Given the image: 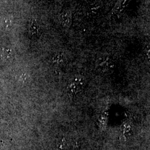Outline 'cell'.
Returning a JSON list of instances; mask_svg holds the SVG:
<instances>
[{
	"mask_svg": "<svg viewBox=\"0 0 150 150\" xmlns=\"http://www.w3.org/2000/svg\"><path fill=\"white\" fill-rule=\"evenodd\" d=\"M59 21L63 27L69 29L72 23V14L70 10H65L61 13Z\"/></svg>",
	"mask_w": 150,
	"mask_h": 150,
	"instance_id": "cell-1",
	"label": "cell"
},
{
	"mask_svg": "<svg viewBox=\"0 0 150 150\" xmlns=\"http://www.w3.org/2000/svg\"><path fill=\"white\" fill-rule=\"evenodd\" d=\"M29 36L32 38H36L40 35L41 28L36 20L32 19L29 22L28 26Z\"/></svg>",
	"mask_w": 150,
	"mask_h": 150,
	"instance_id": "cell-2",
	"label": "cell"
},
{
	"mask_svg": "<svg viewBox=\"0 0 150 150\" xmlns=\"http://www.w3.org/2000/svg\"><path fill=\"white\" fill-rule=\"evenodd\" d=\"M131 1V0H117L112 7L111 14L112 15H118L122 13L129 5Z\"/></svg>",
	"mask_w": 150,
	"mask_h": 150,
	"instance_id": "cell-3",
	"label": "cell"
},
{
	"mask_svg": "<svg viewBox=\"0 0 150 150\" xmlns=\"http://www.w3.org/2000/svg\"><path fill=\"white\" fill-rule=\"evenodd\" d=\"M12 57V51L8 48H2L0 52V57L5 61L10 60Z\"/></svg>",
	"mask_w": 150,
	"mask_h": 150,
	"instance_id": "cell-4",
	"label": "cell"
},
{
	"mask_svg": "<svg viewBox=\"0 0 150 150\" xmlns=\"http://www.w3.org/2000/svg\"><path fill=\"white\" fill-rule=\"evenodd\" d=\"M52 60L54 63L60 64L64 62V57L62 54H58L54 56L52 58Z\"/></svg>",
	"mask_w": 150,
	"mask_h": 150,
	"instance_id": "cell-5",
	"label": "cell"
},
{
	"mask_svg": "<svg viewBox=\"0 0 150 150\" xmlns=\"http://www.w3.org/2000/svg\"><path fill=\"white\" fill-rule=\"evenodd\" d=\"M12 23H13V20L11 17H6L3 21L4 26L7 29L10 28L11 27V26L12 25Z\"/></svg>",
	"mask_w": 150,
	"mask_h": 150,
	"instance_id": "cell-6",
	"label": "cell"
}]
</instances>
